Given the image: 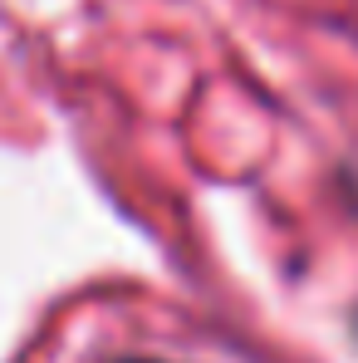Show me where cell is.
I'll return each instance as SVG.
<instances>
[{
    "label": "cell",
    "mask_w": 358,
    "mask_h": 363,
    "mask_svg": "<svg viewBox=\"0 0 358 363\" xmlns=\"http://www.w3.org/2000/svg\"><path fill=\"white\" fill-rule=\"evenodd\" d=\"M123 363H152V359H123Z\"/></svg>",
    "instance_id": "cell-1"
}]
</instances>
